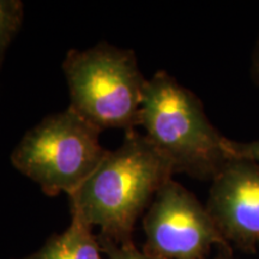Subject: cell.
<instances>
[{"label": "cell", "instance_id": "8", "mask_svg": "<svg viewBox=\"0 0 259 259\" xmlns=\"http://www.w3.org/2000/svg\"><path fill=\"white\" fill-rule=\"evenodd\" d=\"M24 5L19 0H0V65L23 23Z\"/></svg>", "mask_w": 259, "mask_h": 259}, {"label": "cell", "instance_id": "7", "mask_svg": "<svg viewBox=\"0 0 259 259\" xmlns=\"http://www.w3.org/2000/svg\"><path fill=\"white\" fill-rule=\"evenodd\" d=\"M18 259H106L93 228L76 216L60 234L52 235L34 253Z\"/></svg>", "mask_w": 259, "mask_h": 259}, {"label": "cell", "instance_id": "2", "mask_svg": "<svg viewBox=\"0 0 259 259\" xmlns=\"http://www.w3.org/2000/svg\"><path fill=\"white\" fill-rule=\"evenodd\" d=\"M138 125L174 174L212 181L232 158L202 101L166 71L147 79Z\"/></svg>", "mask_w": 259, "mask_h": 259}, {"label": "cell", "instance_id": "10", "mask_svg": "<svg viewBox=\"0 0 259 259\" xmlns=\"http://www.w3.org/2000/svg\"><path fill=\"white\" fill-rule=\"evenodd\" d=\"M225 145L231 157L246 158L259 164V138L252 142H235L227 138Z\"/></svg>", "mask_w": 259, "mask_h": 259}, {"label": "cell", "instance_id": "5", "mask_svg": "<svg viewBox=\"0 0 259 259\" xmlns=\"http://www.w3.org/2000/svg\"><path fill=\"white\" fill-rule=\"evenodd\" d=\"M143 228V251L161 259H206L213 246L232 252L206 206L173 179L158 190Z\"/></svg>", "mask_w": 259, "mask_h": 259}, {"label": "cell", "instance_id": "6", "mask_svg": "<svg viewBox=\"0 0 259 259\" xmlns=\"http://www.w3.org/2000/svg\"><path fill=\"white\" fill-rule=\"evenodd\" d=\"M206 209L229 245L259 247V164L232 157L211 181Z\"/></svg>", "mask_w": 259, "mask_h": 259}, {"label": "cell", "instance_id": "4", "mask_svg": "<svg viewBox=\"0 0 259 259\" xmlns=\"http://www.w3.org/2000/svg\"><path fill=\"white\" fill-rule=\"evenodd\" d=\"M101 130L71 107L46 116L29 130L11 154V163L47 196H71L108 153L100 144Z\"/></svg>", "mask_w": 259, "mask_h": 259}, {"label": "cell", "instance_id": "1", "mask_svg": "<svg viewBox=\"0 0 259 259\" xmlns=\"http://www.w3.org/2000/svg\"><path fill=\"white\" fill-rule=\"evenodd\" d=\"M174 174L170 163L144 135L125 134L122 144L109 151L100 166L70 196L71 216L100 236L122 244L132 240L136 222L148 210L158 190Z\"/></svg>", "mask_w": 259, "mask_h": 259}, {"label": "cell", "instance_id": "3", "mask_svg": "<svg viewBox=\"0 0 259 259\" xmlns=\"http://www.w3.org/2000/svg\"><path fill=\"white\" fill-rule=\"evenodd\" d=\"M71 108L97 128H122L139 124L147 79L134 51L108 44L71 50L63 61Z\"/></svg>", "mask_w": 259, "mask_h": 259}, {"label": "cell", "instance_id": "9", "mask_svg": "<svg viewBox=\"0 0 259 259\" xmlns=\"http://www.w3.org/2000/svg\"><path fill=\"white\" fill-rule=\"evenodd\" d=\"M97 240L106 259H161L138 250L134 241L119 244L100 235H97Z\"/></svg>", "mask_w": 259, "mask_h": 259}, {"label": "cell", "instance_id": "12", "mask_svg": "<svg viewBox=\"0 0 259 259\" xmlns=\"http://www.w3.org/2000/svg\"><path fill=\"white\" fill-rule=\"evenodd\" d=\"M213 259H234L232 257V252H225L222 251L218 257H215Z\"/></svg>", "mask_w": 259, "mask_h": 259}, {"label": "cell", "instance_id": "11", "mask_svg": "<svg viewBox=\"0 0 259 259\" xmlns=\"http://www.w3.org/2000/svg\"><path fill=\"white\" fill-rule=\"evenodd\" d=\"M251 61V77L253 82L259 87V38L255 44Z\"/></svg>", "mask_w": 259, "mask_h": 259}]
</instances>
